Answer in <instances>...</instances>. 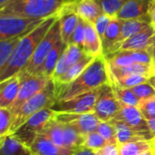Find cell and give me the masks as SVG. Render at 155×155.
Here are the masks:
<instances>
[{
    "mask_svg": "<svg viewBox=\"0 0 155 155\" xmlns=\"http://www.w3.org/2000/svg\"><path fill=\"white\" fill-rule=\"evenodd\" d=\"M138 108L146 121L155 119V98L141 102Z\"/></svg>",
    "mask_w": 155,
    "mask_h": 155,
    "instance_id": "obj_39",
    "label": "cell"
},
{
    "mask_svg": "<svg viewBox=\"0 0 155 155\" xmlns=\"http://www.w3.org/2000/svg\"><path fill=\"white\" fill-rule=\"evenodd\" d=\"M61 25L59 20V15L56 21L51 26L45 36L43 38L41 43L38 45L37 48L35 49L31 60L25 66V68L17 75L19 76H28V75H37L39 76L40 71L43 67V64L54 47V45L61 40Z\"/></svg>",
    "mask_w": 155,
    "mask_h": 155,
    "instance_id": "obj_5",
    "label": "cell"
},
{
    "mask_svg": "<svg viewBox=\"0 0 155 155\" xmlns=\"http://www.w3.org/2000/svg\"><path fill=\"white\" fill-rule=\"evenodd\" d=\"M107 144L105 139L97 132L91 133L87 135H84V141L83 144V148H86L94 152L99 151L104 146Z\"/></svg>",
    "mask_w": 155,
    "mask_h": 155,
    "instance_id": "obj_33",
    "label": "cell"
},
{
    "mask_svg": "<svg viewBox=\"0 0 155 155\" xmlns=\"http://www.w3.org/2000/svg\"><path fill=\"white\" fill-rule=\"evenodd\" d=\"M80 0L66 3L59 11V20L61 25V37L64 43L68 45L69 39L74 31L80 16L76 12V5Z\"/></svg>",
    "mask_w": 155,
    "mask_h": 155,
    "instance_id": "obj_12",
    "label": "cell"
},
{
    "mask_svg": "<svg viewBox=\"0 0 155 155\" xmlns=\"http://www.w3.org/2000/svg\"><path fill=\"white\" fill-rule=\"evenodd\" d=\"M104 14L110 17H116L124 5L130 0H96Z\"/></svg>",
    "mask_w": 155,
    "mask_h": 155,
    "instance_id": "obj_31",
    "label": "cell"
},
{
    "mask_svg": "<svg viewBox=\"0 0 155 155\" xmlns=\"http://www.w3.org/2000/svg\"><path fill=\"white\" fill-rule=\"evenodd\" d=\"M152 142H153V146H154L155 145V137L153 138V140H152Z\"/></svg>",
    "mask_w": 155,
    "mask_h": 155,
    "instance_id": "obj_50",
    "label": "cell"
},
{
    "mask_svg": "<svg viewBox=\"0 0 155 155\" xmlns=\"http://www.w3.org/2000/svg\"><path fill=\"white\" fill-rule=\"evenodd\" d=\"M116 130V137L119 144L138 141H152L153 135L151 132H139L132 129L120 121H111Z\"/></svg>",
    "mask_w": 155,
    "mask_h": 155,
    "instance_id": "obj_16",
    "label": "cell"
},
{
    "mask_svg": "<svg viewBox=\"0 0 155 155\" xmlns=\"http://www.w3.org/2000/svg\"><path fill=\"white\" fill-rule=\"evenodd\" d=\"M69 64H68V62H67V58H66V53L65 51L64 52V54H62V56L60 57L57 64H56V67L54 69V74H53V77L52 79L53 80H56L58 78H60L62 75H64L67 70L69 69Z\"/></svg>",
    "mask_w": 155,
    "mask_h": 155,
    "instance_id": "obj_41",
    "label": "cell"
},
{
    "mask_svg": "<svg viewBox=\"0 0 155 155\" xmlns=\"http://www.w3.org/2000/svg\"><path fill=\"white\" fill-rule=\"evenodd\" d=\"M150 18H151V24L155 26V2L150 12Z\"/></svg>",
    "mask_w": 155,
    "mask_h": 155,
    "instance_id": "obj_46",
    "label": "cell"
},
{
    "mask_svg": "<svg viewBox=\"0 0 155 155\" xmlns=\"http://www.w3.org/2000/svg\"><path fill=\"white\" fill-rule=\"evenodd\" d=\"M0 155H34L29 148L22 144L12 134L0 138Z\"/></svg>",
    "mask_w": 155,
    "mask_h": 155,
    "instance_id": "obj_25",
    "label": "cell"
},
{
    "mask_svg": "<svg viewBox=\"0 0 155 155\" xmlns=\"http://www.w3.org/2000/svg\"><path fill=\"white\" fill-rule=\"evenodd\" d=\"M153 65L155 66V59H153Z\"/></svg>",
    "mask_w": 155,
    "mask_h": 155,
    "instance_id": "obj_51",
    "label": "cell"
},
{
    "mask_svg": "<svg viewBox=\"0 0 155 155\" xmlns=\"http://www.w3.org/2000/svg\"><path fill=\"white\" fill-rule=\"evenodd\" d=\"M96 155H98V154H97V153H96Z\"/></svg>",
    "mask_w": 155,
    "mask_h": 155,
    "instance_id": "obj_53",
    "label": "cell"
},
{
    "mask_svg": "<svg viewBox=\"0 0 155 155\" xmlns=\"http://www.w3.org/2000/svg\"><path fill=\"white\" fill-rule=\"evenodd\" d=\"M83 47L85 54L93 57H97L103 54L102 40L92 23L85 22L84 42Z\"/></svg>",
    "mask_w": 155,
    "mask_h": 155,
    "instance_id": "obj_20",
    "label": "cell"
},
{
    "mask_svg": "<svg viewBox=\"0 0 155 155\" xmlns=\"http://www.w3.org/2000/svg\"><path fill=\"white\" fill-rule=\"evenodd\" d=\"M57 18L58 14L45 18L38 26L21 39L9 61L0 69V83L19 74L25 68L38 45Z\"/></svg>",
    "mask_w": 155,
    "mask_h": 155,
    "instance_id": "obj_1",
    "label": "cell"
},
{
    "mask_svg": "<svg viewBox=\"0 0 155 155\" xmlns=\"http://www.w3.org/2000/svg\"><path fill=\"white\" fill-rule=\"evenodd\" d=\"M58 101V94L54 85V82L51 79L45 87L32 97L26 103H25L19 110L12 116V125L9 134H12L22 124H24L30 117L39 113L40 111L52 108V106Z\"/></svg>",
    "mask_w": 155,
    "mask_h": 155,
    "instance_id": "obj_4",
    "label": "cell"
},
{
    "mask_svg": "<svg viewBox=\"0 0 155 155\" xmlns=\"http://www.w3.org/2000/svg\"><path fill=\"white\" fill-rule=\"evenodd\" d=\"M153 147L152 141H138L120 144V155H141Z\"/></svg>",
    "mask_w": 155,
    "mask_h": 155,
    "instance_id": "obj_30",
    "label": "cell"
},
{
    "mask_svg": "<svg viewBox=\"0 0 155 155\" xmlns=\"http://www.w3.org/2000/svg\"><path fill=\"white\" fill-rule=\"evenodd\" d=\"M147 51L151 54V55L153 57V60L155 59V34L153 35V36L151 38L150 45H149V47L147 48Z\"/></svg>",
    "mask_w": 155,
    "mask_h": 155,
    "instance_id": "obj_44",
    "label": "cell"
},
{
    "mask_svg": "<svg viewBox=\"0 0 155 155\" xmlns=\"http://www.w3.org/2000/svg\"><path fill=\"white\" fill-rule=\"evenodd\" d=\"M98 155H120L119 143H107L102 149L96 152Z\"/></svg>",
    "mask_w": 155,
    "mask_h": 155,
    "instance_id": "obj_42",
    "label": "cell"
},
{
    "mask_svg": "<svg viewBox=\"0 0 155 155\" xmlns=\"http://www.w3.org/2000/svg\"><path fill=\"white\" fill-rule=\"evenodd\" d=\"M123 25V19L116 17H112V20L102 38L103 54L104 56L114 53V46L120 36L121 29Z\"/></svg>",
    "mask_w": 155,
    "mask_h": 155,
    "instance_id": "obj_19",
    "label": "cell"
},
{
    "mask_svg": "<svg viewBox=\"0 0 155 155\" xmlns=\"http://www.w3.org/2000/svg\"><path fill=\"white\" fill-rule=\"evenodd\" d=\"M43 134H45L56 145L64 147L63 125L62 124L55 121L54 118L48 123Z\"/></svg>",
    "mask_w": 155,
    "mask_h": 155,
    "instance_id": "obj_29",
    "label": "cell"
},
{
    "mask_svg": "<svg viewBox=\"0 0 155 155\" xmlns=\"http://www.w3.org/2000/svg\"><path fill=\"white\" fill-rule=\"evenodd\" d=\"M100 87L73 97L68 100H58L53 106L52 110L57 113L68 114H88L94 113V106L99 95Z\"/></svg>",
    "mask_w": 155,
    "mask_h": 155,
    "instance_id": "obj_7",
    "label": "cell"
},
{
    "mask_svg": "<svg viewBox=\"0 0 155 155\" xmlns=\"http://www.w3.org/2000/svg\"><path fill=\"white\" fill-rule=\"evenodd\" d=\"M111 83L108 63L104 54L95 57L84 72L62 93L58 100H68Z\"/></svg>",
    "mask_w": 155,
    "mask_h": 155,
    "instance_id": "obj_2",
    "label": "cell"
},
{
    "mask_svg": "<svg viewBox=\"0 0 155 155\" xmlns=\"http://www.w3.org/2000/svg\"><path fill=\"white\" fill-rule=\"evenodd\" d=\"M29 149L34 155H73L75 152L56 145L45 134H41Z\"/></svg>",
    "mask_w": 155,
    "mask_h": 155,
    "instance_id": "obj_15",
    "label": "cell"
},
{
    "mask_svg": "<svg viewBox=\"0 0 155 155\" xmlns=\"http://www.w3.org/2000/svg\"><path fill=\"white\" fill-rule=\"evenodd\" d=\"M112 121L123 122L132 129L139 132H150L148 123L138 107L122 106L119 113Z\"/></svg>",
    "mask_w": 155,
    "mask_h": 155,
    "instance_id": "obj_14",
    "label": "cell"
},
{
    "mask_svg": "<svg viewBox=\"0 0 155 155\" xmlns=\"http://www.w3.org/2000/svg\"><path fill=\"white\" fill-rule=\"evenodd\" d=\"M141 155H155V150H154V146L147 151H145L144 153H143Z\"/></svg>",
    "mask_w": 155,
    "mask_h": 155,
    "instance_id": "obj_48",
    "label": "cell"
},
{
    "mask_svg": "<svg viewBox=\"0 0 155 155\" xmlns=\"http://www.w3.org/2000/svg\"><path fill=\"white\" fill-rule=\"evenodd\" d=\"M148 83L153 87L155 89V66H154V69H153V74H151V76L149 77V80H148Z\"/></svg>",
    "mask_w": 155,
    "mask_h": 155,
    "instance_id": "obj_47",
    "label": "cell"
},
{
    "mask_svg": "<svg viewBox=\"0 0 155 155\" xmlns=\"http://www.w3.org/2000/svg\"><path fill=\"white\" fill-rule=\"evenodd\" d=\"M109 66V65H108ZM154 69L153 64H134L123 67H112L109 66L110 74L114 78H120L126 75L140 74L150 77Z\"/></svg>",
    "mask_w": 155,
    "mask_h": 155,
    "instance_id": "obj_23",
    "label": "cell"
},
{
    "mask_svg": "<svg viewBox=\"0 0 155 155\" xmlns=\"http://www.w3.org/2000/svg\"><path fill=\"white\" fill-rule=\"evenodd\" d=\"M70 1L77 0H11L0 6V16L45 19L58 14Z\"/></svg>",
    "mask_w": 155,
    "mask_h": 155,
    "instance_id": "obj_3",
    "label": "cell"
},
{
    "mask_svg": "<svg viewBox=\"0 0 155 155\" xmlns=\"http://www.w3.org/2000/svg\"><path fill=\"white\" fill-rule=\"evenodd\" d=\"M147 123H148V126H149L150 132L152 133V134L153 135V138H154L155 137V119L149 120V121H147Z\"/></svg>",
    "mask_w": 155,
    "mask_h": 155,
    "instance_id": "obj_45",
    "label": "cell"
},
{
    "mask_svg": "<svg viewBox=\"0 0 155 155\" xmlns=\"http://www.w3.org/2000/svg\"><path fill=\"white\" fill-rule=\"evenodd\" d=\"M84 33H85V21L80 17L74 31L73 32L69 39L68 44H74L83 47L84 42Z\"/></svg>",
    "mask_w": 155,
    "mask_h": 155,
    "instance_id": "obj_38",
    "label": "cell"
},
{
    "mask_svg": "<svg viewBox=\"0 0 155 155\" xmlns=\"http://www.w3.org/2000/svg\"><path fill=\"white\" fill-rule=\"evenodd\" d=\"M12 125V114L7 108H0V138L9 134Z\"/></svg>",
    "mask_w": 155,
    "mask_h": 155,
    "instance_id": "obj_37",
    "label": "cell"
},
{
    "mask_svg": "<svg viewBox=\"0 0 155 155\" xmlns=\"http://www.w3.org/2000/svg\"><path fill=\"white\" fill-rule=\"evenodd\" d=\"M54 119L60 124H67L74 127L83 135L96 132L101 121L94 113L68 114L55 112Z\"/></svg>",
    "mask_w": 155,
    "mask_h": 155,
    "instance_id": "obj_11",
    "label": "cell"
},
{
    "mask_svg": "<svg viewBox=\"0 0 155 155\" xmlns=\"http://www.w3.org/2000/svg\"><path fill=\"white\" fill-rule=\"evenodd\" d=\"M66 47H67V45L65 43H64L62 39L58 41V43L54 45V47L52 49V51L46 57V59L43 64V67L40 71L39 76H45V77L52 79L54 69L56 67V64H57L60 57L65 51Z\"/></svg>",
    "mask_w": 155,
    "mask_h": 155,
    "instance_id": "obj_22",
    "label": "cell"
},
{
    "mask_svg": "<svg viewBox=\"0 0 155 155\" xmlns=\"http://www.w3.org/2000/svg\"><path fill=\"white\" fill-rule=\"evenodd\" d=\"M155 34V26L153 25L147 26L141 32L135 34L121 44L118 51H140L147 50L151 38Z\"/></svg>",
    "mask_w": 155,
    "mask_h": 155,
    "instance_id": "obj_17",
    "label": "cell"
},
{
    "mask_svg": "<svg viewBox=\"0 0 155 155\" xmlns=\"http://www.w3.org/2000/svg\"><path fill=\"white\" fill-rule=\"evenodd\" d=\"M122 106L115 96L111 83L100 87L94 113L101 122L112 121L119 113Z\"/></svg>",
    "mask_w": 155,
    "mask_h": 155,
    "instance_id": "obj_8",
    "label": "cell"
},
{
    "mask_svg": "<svg viewBox=\"0 0 155 155\" xmlns=\"http://www.w3.org/2000/svg\"><path fill=\"white\" fill-rule=\"evenodd\" d=\"M155 0H130L122 8L117 17L123 20L144 19L151 22L150 12Z\"/></svg>",
    "mask_w": 155,
    "mask_h": 155,
    "instance_id": "obj_13",
    "label": "cell"
},
{
    "mask_svg": "<svg viewBox=\"0 0 155 155\" xmlns=\"http://www.w3.org/2000/svg\"><path fill=\"white\" fill-rule=\"evenodd\" d=\"M96 132L105 139L107 143H118L116 130L111 122H101Z\"/></svg>",
    "mask_w": 155,
    "mask_h": 155,
    "instance_id": "obj_34",
    "label": "cell"
},
{
    "mask_svg": "<svg viewBox=\"0 0 155 155\" xmlns=\"http://www.w3.org/2000/svg\"><path fill=\"white\" fill-rule=\"evenodd\" d=\"M154 150H155V145H154Z\"/></svg>",
    "mask_w": 155,
    "mask_h": 155,
    "instance_id": "obj_52",
    "label": "cell"
},
{
    "mask_svg": "<svg viewBox=\"0 0 155 155\" xmlns=\"http://www.w3.org/2000/svg\"><path fill=\"white\" fill-rule=\"evenodd\" d=\"M151 22L144 20V19H129V20H123V25L121 29L120 36L116 42V45L114 46V53L118 51L119 46L123 42H124L126 39L130 38L131 36L134 35L135 34L141 32L147 26L151 25Z\"/></svg>",
    "mask_w": 155,
    "mask_h": 155,
    "instance_id": "obj_21",
    "label": "cell"
},
{
    "mask_svg": "<svg viewBox=\"0 0 155 155\" xmlns=\"http://www.w3.org/2000/svg\"><path fill=\"white\" fill-rule=\"evenodd\" d=\"M76 12L82 19L92 24L104 14L96 0H80L76 5Z\"/></svg>",
    "mask_w": 155,
    "mask_h": 155,
    "instance_id": "obj_24",
    "label": "cell"
},
{
    "mask_svg": "<svg viewBox=\"0 0 155 155\" xmlns=\"http://www.w3.org/2000/svg\"><path fill=\"white\" fill-rule=\"evenodd\" d=\"M111 20H112V17H110L109 15H107L105 14H103L94 23V28H95L97 34L99 35L101 40L104 37V33H105V31H106V29H107L110 22H111Z\"/></svg>",
    "mask_w": 155,
    "mask_h": 155,
    "instance_id": "obj_40",
    "label": "cell"
},
{
    "mask_svg": "<svg viewBox=\"0 0 155 155\" xmlns=\"http://www.w3.org/2000/svg\"><path fill=\"white\" fill-rule=\"evenodd\" d=\"M19 78L21 80L19 92L15 101L9 109L11 111L12 116L19 110V108L25 103H26L32 97L36 95L38 93H40L51 80V78L37 75L19 76Z\"/></svg>",
    "mask_w": 155,
    "mask_h": 155,
    "instance_id": "obj_10",
    "label": "cell"
},
{
    "mask_svg": "<svg viewBox=\"0 0 155 155\" xmlns=\"http://www.w3.org/2000/svg\"><path fill=\"white\" fill-rule=\"evenodd\" d=\"M25 35H17L6 40L0 41V69H2L9 61L19 42Z\"/></svg>",
    "mask_w": 155,
    "mask_h": 155,
    "instance_id": "obj_28",
    "label": "cell"
},
{
    "mask_svg": "<svg viewBox=\"0 0 155 155\" xmlns=\"http://www.w3.org/2000/svg\"><path fill=\"white\" fill-rule=\"evenodd\" d=\"M111 85L115 94L116 98L121 103L123 106H134L139 107L141 101L135 96L131 88H124L118 85L112 78H111Z\"/></svg>",
    "mask_w": 155,
    "mask_h": 155,
    "instance_id": "obj_27",
    "label": "cell"
},
{
    "mask_svg": "<svg viewBox=\"0 0 155 155\" xmlns=\"http://www.w3.org/2000/svg\"><path fill=\"white\" fill-rule=\"evenodd\" d=\"M20 85L21 80L18 75L0 83V108L10 109L17 97Z\"/></svg>",
    "mask_w": 155,
    "mask_h": 155,
    "instance_id": "obj_18",
    "label": "cell"
},
{
    "mask_svg": "<svg viewBox=\"0 0 155 155\" xmlns=\"http://www.w3.org/2000/svg\"><path fill=\"white\" fill-rule=\"evenodd\" d=\"M55 112L46 108L30 117L24 124L15 130L12 135L25 147L30 148L35 139L43 134L48 123L54 118Z\"/></svg>",
    "mask_w": 155,
    "mask_h": 155,
    "instance_id": "obj_6",
    "label": "cell"
},
{
    "mask_svg": "<svg viewBox=\"0 0 155 155\" xmlns=\"http://www.w3.org/2000/svg\"><path fill=\"white\" fill-rule=\"evenodd\" d=\"M9 1H11V0H0V6H1V5H4L5 4H6V3L9 2Z\"/></svg>",
    "mask_w": 155,
    "mask_h": 155,
    "instance_id": "obj_49",
    "label": "cell"
},
{
    "mask_svg": "<svg viewBox=\"0 0 155 155\" xmlns=\"http://www.w3.org/2000/svg\"><path fill=\"white\" fill-rule=\"evenodd\" d=\"M111 78L121 87L124 88H133L136 85H139L143 83H147L149 80L148 76L145 75H140V74H132V75H126L120 78H114L111 75Z\"/></svg>",
    "mask_w": 155,
    "mask_h": 155,
    "instance_id": "obj_32",
    "label": "cell"
},
{
    "mask_svg": "<svg viewBox=\"0 0 155 155\" xmlns=\"http://www.w3.org/2000/svg\"><path fill=\"white\" fill-rule=\"evenodd\" d=\"M64 130V147L73 151H76L83 147L84 135L78 132L74 127L67 124H62Z\"/></svg>",
    "mask_w": 155,
    "mask_h": 155,
    "instance_id": "obj_26",
    "label": "cell"
},
{
    "mask_svg": "<svg viewBox=\"0 0 155 155\" xmlns=\"http://www.w3.org/2000/svg\"><path fill=\"white\" fill-rule=\"evenodd\" d=\"M45 19L0 16V41L25 35L34 30Z\"/></svg>",
    "mask_w": 155,
    "mask_h": 155,
    "instance_id": "obj_9",
    "label": "cell"
},
{
    "mask_svg": "<svg viewBox=\"0 0 155 155\" xmlns=\"http://www.w3.org/2000/svg\"><path fill=\"white\" fill-rule=\"evenodd\" d=\"M131 90L141 102L155 98V89L148 82L136 85Z\"/></svg>",
    "mask_w": 155,
    "mask_h": 155,
    "instance_id": "obj_36",
    "label": "cell"
},
{
    "mask_svg": "<svg viewBox=\"0 0 155 155\" xmlns=\"http://www.w3.org/2000/svg\"><path fill=\"white\" fill-rule=\"evenodd\" d=\"M65 53H66V58L69 66L76 64L86 55L84 48L74 44H68L65 49Z\"/></svg>",
    "mask_w": 155,
    "mask_h": 155,
    "instance_id": "obj_35",
    "label": "cell"
},
{
    "mask_svg": "<svg viewBox=\"0 0 155 155\" xmlns=\"http://www.w3.org/2000/svg\"><path fill=\"white\" fill-rule=\"evenodd\" d=\"M73 155H96V152L82 147V148L76 150Z\"/></svg>",
    "mask_w": 155,
    "mask_h": 155,
    "instance_id": "obj_43",
    "label": "cell"
}]
</instances>
